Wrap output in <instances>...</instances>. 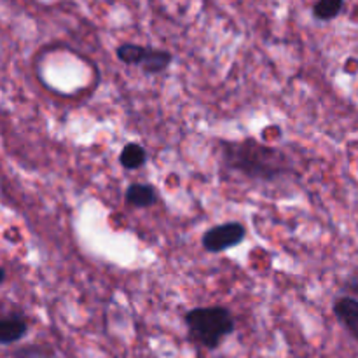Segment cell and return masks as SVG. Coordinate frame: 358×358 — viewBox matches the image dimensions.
Segmentation results:
<instances>
[{
  "mask_svg": "<svg viewBox=\"0 0 358 358\" xmlns=\"http://www.w3.org/2000/svg\"><path fill=\"white\" fill-rule=\"evenodd\" d=\"M224 161L231 170L259 180H276L290 171V164L282 150L266 147L252 138L224 143Z\"/></svg>",
  "mask_w": 358,
  "mask_h": 358,
  "instance_id": "1",
  "label": "cell"
},
{
  "mask_svg": "<svg viewBox=\"0 0 358 358\" xmlns=\"http://www.w3.org/2000/svg\"><path fill=\"white\" fill-rule=\"evenodd\" d=\"M189 338L206 350H217L234 331V318L224 306L194 308L185 315Z\"/></svg>",
  "mask_w": 358,
  "mask_h": 358,
  "instance_id": "2",
  "label": "cell"
},
{
  "mask_svg": "<svg viewBox=\"0 0 358 358\" xmlns=\"http://www.w3.org/2000/svg\"><path fill=\"white\" fill-rule=\"evenodd\" d=\"M245 226L240 222H227L220 224V226L210 227L205 234H203V248L210 254H222V252L229 250V248L236 247L245 240Z\"/></svg>",
  "mask_w": 358,
  "mask_h": 358,
  "instance_id": "3",
  "label": "cell"
},
{
  "mask_svg": "<svg viewBox=\"0 0 358 358\" xmlns=\"http://www.w3.org/2000/svg\"><path fill=\"white\" fill-rule=\"evenodd\" d=\"M332 310L343 327L358 341V301L353 297H339Z\"/></svg>",
  "mask_w": 358,
  "mask_h": 358,
  "instance_id": "4",
  "label": "cell"
},
{
  "mask_svg": "<svg viewBox=\"0 0 358 358\" xmlns=\"http://www.w3.org/2000/svg\"><path fill=\"white\" fill-rule=\"evenodd\" d=\"M27 331L28 325L21 315H3L2 320H0V343L3 346L14 345L27 336Z\"/></svg>",
  "mask_w": 358,
  "mask_h": 358,
  "instance_id": "5",
  "label": "cell"
},
{
  "mask_svg": "<svg viewBox=\"0 0 358 358\" xmlns=\"http://www.w3.org/2000/svg\"><path fill=\"white\" fill-rule=\"evenodd\" d=\"M124 199L128 205L136 206V208H147L157 201L156 189L149 184H131L126 189Z\"/></svg>",
  "mask_w": 358,
  "mask_h": 358,
  "instance_id": "6",
  "label": "cell"
},
{
  "mask_svg": "<svg viewBox=\"0 0 358 358\" xmlns=\"http://www.w3.org/2000/svg\"><path fill=\"white\" fill-rule=\"evenodd\" d=\"M170 63H171V52L164 51V49L149 48L147 49L145 59H143V63L140 66H142L143 72L149 73V76H156V73L164 72V70L170 66Z\"/></svg>",
  "mask_w": 358,
  "mask_h": 358,
  "instance_id": "7",
  "label": "cell"
},
{
  "mask_svg": "<svg viewBox=\"0 0 358 358\" xmlns=\"http://www.w3.org/2000/svg\"><path fill=\"white\" fill-rule=\"evenodd\" d=\"M119 163L126 170H138V168H142L147 163V150L142 145H138V143H128V145L122 147Z\"/></svg>",
  "mask_w": 358,
  "mask_h": 358,
  "instance_id": "8",
  "label": "cell"
},
{
  "mask_svg": "<svg viewBox=\"0 0 358 358\" xmlns=\"http://www.w3.org/2000/svg\"><path fill=\"white\" fill-rule=\"evenodd\" d=\"M147 49L149 48H143V45L138 44H121L117 48V51H115V55H117L119 62L124 63V65L140 66L143 63V59H145Z\"/></svg>",
  "mask_w": 358,
  "mask_h": 358,
  "instance_id": "9",
  "label": "cell"
},
{
  "mask_svg": "<svg viewBox=\"0 0 358 358\" xmlns=\"http://www.w3.org/2000/svg\"><path fill=\"white\" fill-rule=\"evenodd\" d=\"M345 0H317L313 6V16L322 21H331L343 10Z\"/></svg>",
  "mask_w": 358,
  "mask_h": 358,
  "instance_id": "10",
  "label": "cell"
},
{
  "mask_svg": "<svg viewBox=\"0 0 358 358\" xmlns=\"http://www.w3.org/2000/svg\"><path fill=\"white\" fill-rule=\"evenodd\" d=\"M10 358H55V352L48 346L42 345H30L23 346V348H17L16 352H13Z\"/></svg>",
  "mask_w": 358,
  "mask_h": 358,
  "instance_id": "11",
  "label": "cell"
},
{
  "mask_svg": "<svg viewBox=\"0 0 358 358\" xmlns=\"http://www.w3.org/2000/svg\"><path fill=\"white\" fill-rule=\"evenodd\" d=\"M345 287L350 290V292L357 294V296H358V276H355V278H352V280H348Z\"/></svg>",
  "mask_w": 358,
  "mask_h": 358,
  "instance_id": "12",
  "label": "cell"
},
{
  "mask_svg": "<svg viewBox=\"0 0 358 358\" xmlns=\"http://www.w3.org/2000/svg\"><path fill=\"white\" fill-rule=\"evenodd\" d=\"M3 280H6V269H0V283H3Z\"/></svg>",
  "mask_w": 358,
  "mask_h": 358,
  "instance_id": "13",
  "label": "cell"
}]
</instances>
